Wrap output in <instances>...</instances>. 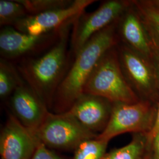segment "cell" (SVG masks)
<instances>
[{"label":"cell","mask_w":159,"mask_h":159,"mask_svg":"<svg viewBox=\"0 0 159 159\" xmlns=\"http://www.w3.org/2000/svg\"><path fill=\"white\" fill-rule=\"evenodd\" d=\"M117 21L93 35L74 55V61L68 68L54 97L52 108L55 113L68 111L74 102L83 94L85 84L101 58L117 44Z\"/></svg>","instance_id":"6da1fadb"},{"label":"cell","mask_w":159,"mask_h":159,"mask_svg":"<svg viewBox=\"0 0 159 159\" xmlns=\"http://www.w3.org/2000/svg\"><path fill=\"white\" fill-rule=\"evenodd\" d=\"M73 23L63 27L54 44L43 55L24 61L17 68L25 83L49 109L68 70V39Z\"/></svg>","instance_id":"7a4b0ae2"},{"label":"cell","mask_w":159,"mask_h":159,"mask_svg":"<svg viewBox=\"0 0 159 159\" xmlns=\"http://www.w3.org/2000/svg\"><path fill=\"white\" fill-rule=\"evenodd\" d=\"M83 93L102 97L113 104L140 100L123 74L116 47L101 58L86 83Z\"/></svg>","instance_id":"3957f363"},{"label":"cell","mask_w":159,"mask_h":159,"mask_svg":"<svg viewBox=\"0 0 159 159\" xmlns=\"http://www.w3.org/2000/svg\"><path fill=\"white\" fill-rule=\"evenodd\" d=\"M156 110L148 100L114 103L107 125L97 138L109 142L125 133L148 134L153 127Z\"/></svg>","instance_id":"277c9868"},{"label":"cell","mask_w":159,"mask_h":159,"mask_svg":"<svg viewBox=\"0 0 159 159\" xmlns=\"http://www.w3.org/2000/svg\"><path fill=\"white\" fill-rule=\"evenodd\" d=\"M34 134L39 142L51 150H74L81 143L98 136L66 112L50 111Z\"/></svg>","instance_id":"5b68a950"},{"label":"cell","mask_w":159,"mask_h":159,"mask_svg":"<svg viewBox=\"0 0 159 159\" xmlns=\"http://www.w3.org/2000/svg\"><path fill=\"white\" fill-rule=\"evenodd\" d=\"M132 4L129 1H107L95 11L80 15L72 25L70 45L74 56L93 35L117 22Z\"/></svg>","instance_id":"8992f818"},{"label":"cell","mask_w":159,"mask_h":159,"mask_svg":"<svg viewBox=\"0 0 159 159\" xmlns=\"http://www.w3.org/2000/svg\"><path fill=\"white\" fill-rule=\"evenodd\" d=\"M117 51L123 74L137 95L144 97L148 101L156 100L159 90L150 60L125 44L120 47Z\"/></svg>","instance_id":"52a82bcc"},{"label":"cell","mask_w":159,"mask_h":159,"mask_svg":"<svg viewBox=\"0 0 159 159\" xmlns=\"http://www.w3.org/2000/svg\"><path fill=\"white\" fill-rule=\"evenodd\" d=\"M96 2L94 0H74L67 7L29 15L13 27L18 31L33 35H42L57 32L65 25L73 23L85 11V8Z\"/></svg>","instance_id":"ba28073f"},{"label":"cell","mask_w":159,"mask_h":159,"mask_svg":"<svg viewBox=\"0 0 159 159\" xmlns=\"http://www.w3.org/2000/svg\"><path fill=\"white\" fill-rule=\"evenodd\" d=\"M38 143L33 131L8 113L0 135L1 159H31Z\"/></svg>","instance_id":"9c48e42d"},{"label":"cell","mask_w":159,"mask_h":159,"mask_svg":"<svg viewBox=\"0 0 159 159\" xmlns=\"http://www.w3.org/2000/svg\"><path fill=\"white\" fill-rule=\"evenodd\" d=\"M61 30L50 34L33 35L20 32L13 27H4L0 32L1 56L9 60L40 51L57 40Z\"/></svg>","instance_id":"30bf717a"},{"label":"cell","mask_w":159,"mask_h":159,"mask_svg":"<svg viewBox=\"0 0 159 159\" xmlns=\"http://www.w3.org/2000/svg\"><path fill=\"white\" fill-rule=\"evenodd\" d=\"M113 107V103L104 98L83 93L66 113L86 129L98 135L107 125Z\"/></svg>","instance_id":"8fae6325"},{"label":"cell","mask_w":159,"mask_h":159,"mask_svg":"<svg viewBox=\"0 0 159 159\" xmlns=\"http://www.w3.org/2000/svg\"><path fill=\"white\" fill-rule=\"evenodd\" d=\"M12 114L30 130H37L49 113V108L25 83L10 97Z\"/></svg>","instance_id":"7c38bea8"},{"label":"cell","mask_w":159,"mask_h":159,"mask_svg":"<svg viewBox=\"0 0 159 159\" xmlns=\"http://www.w3.org/2000/svg\"><path fill=\"white\" fill-rule=\"evenodd\" d=\"M131 7L117 21L120 36L125 46L150 60L152 41L141 17Z\"/></svg>","instance_id":"4fadbf2b"},{"label":"cell","mask_w":159,"mask_h":159,"mask_svg":"<svg viewBox=\"0 0 159 159\" xmlns=\"http://www.w3.org/2000/svg\"><path fill=\"white\" fill-rule=\"evenodd\" d=\"M148 148L146 134H135L129 144L106 153L102 159H142Z\"/></svg>","instance_id":"5bb4252c"},{"label":"cell","mask_w":159,"mask_h":159,"mask_svg":"<svg viewBox=\"0 0 159 159\" xmlns=\"http://www.w3.org/2000/svg\"><path fill=\"white\" fill-rule=\"evenodd\" d=\"M25 83L18 69L5 59L0 61V97L2 100L11 96L17 88Z\"/></svg>","instance_id":"9a60e30c"},{"label":"cell","mask_w":159,"mask_h":159,"mask_svg":"<svg viewBox=\"0 0 159 159\" xmlns=\"http://www.w3.org/2000/svg\"><path fill=\"white\" fill-rule=\"evenodd\" d=\"M152 40L159 43V8L151 1H133Z\"/></svg>","instance_id":"2e32d148"},{"label":"cell","mask_w":159,"mask_h":159,"mask_svg":"<svg viewBox=\"0 0 159 159\" xmlns=\"http://www.w3.org/2000/svg\"><path fill=\"white\" fill-rule=\"evenodd\" d=\"M28 16V12L18 0L0 1V25L3 27H14Z\"/></svg>","instance_id":"e0dca14e"},{"label":"cell","mask_w":159,"mask_h":159,"mask_svg":"<svg viewBox=\"0 0 159 159\" xmlns=\"http://www.w3.org/2000/svg\"><path fill=\"white\" fill-rule=\"evenodd\" d=\"M108 143L97 137L85 140L74 149L73 159H102Z\"/></svg>","instance_id":"ac0fdd59"},{"label":"cell","mask_w":159,"mask_h":159,"mask_svg":"<svg viewBox=\"0 0 159 159\" xmlns=\"http://www.w3.org/2000/svg\"><path fill=\"white\" fill-rule=\"evenodd\" d=\"M29 15H37L43 12L64 8L70 6L71 0H18Z\"/></svg>","instance_id":"d6986e66"},{"label":"cell","mask_w":159,"mask_h":159,"mask_svg":"<svg viewBox=\"0 0 159 159\" xmlns=\"http://www.w3.org/2000/svg\"><path fill=\"white\" fill-rule=\"evenodd\" d=\"M31 159H65L54 153L44 144L38 143L36 150Z\"/></svg>","instance_id":"ffe728a7"},{"label":"cell","mask_w":159,"mask_h":159,"mask_svg":"<svg viewBox=\"0 0 159 159\" xmlns=\"http://www.w3.org/2000/svg\"><path fill=\"white\" fill-rule=\"evenodd\" d=\"M152 41V51L150 60L153 67L157 85L159 90V43L153 40Z\"/></svg>","instance_id":"44dd1931"},{"label":"cell","mask_w":159,"mask_h":159,"mask_svg":"<svg viewBox=\"0 0 159 159\" xmlns=\"http://www.w3.org/2000/svg\"><path fill=\"white\" fill-rule=\"evenodd\" d=\"M159 132V102L158 104V106L156 110V117L154 121L153 125L150 131L146 134L147 139H148V148L149 144L153 140L154 137L156 136L157 133Z\"/></svg>","instance_id":"7402d4cb"},{"label":"cell","mask_w":159,"mask_h":159,"mask_svg":"<svg viewBox=\"0 0 159 159\" xmlns=\"http://www.w3.org/2000/svg\"><path fill=\"white\" fill-rule=\"evenodd\" d=\"M148 147L151 148V153L154 159H159V132L154 137Z\"/></svg>","instance_id":"603a6c76"},{"label":"cell","mask_w":159,"mask_h":159,"mask_svg":"<svg viewBox=\"0 0 159 159\" xmlns=\"http://www.w3.org/2000/svg\"><path fill=\"white\" fill-rule=\"evenodd\" d=\"M142 159H154V158L153 155L152 154L151 152H150L149 153L145 154V156L143 157Z\"/></svg>","instance_id":"cb8c5ba5"},{"label":"cell","mask_w":159,"mask_h":159,"mask_svg":"<svg viewBox=\"0 0 159 159\" xmlns=\"http://www.w3.org/2000/svg\"><path fill=\"white\" fill-rule=\"evenodd\" d=\"M151 2L154 5L157 6V7H159V0H157V1H151Z\"/></svg>","instance_id":"d4e9b609"}]
</instances>
